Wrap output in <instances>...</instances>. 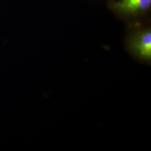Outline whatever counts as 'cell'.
I'll list each match as a JSON object with an SVG mask.
<instances>
[{
  "instance_id": "6da1fadb",
  "label": "cell",
  "mask_w": 151,
  "mask_h": 151,
  "mask_svg": "<svg viewBox=\"0 0 151 151\" xmlns=\"http://www.w3.org/2000/svg\"><path fill=\"white\" fill-rule=\"evenodd\" d=\"M127 48L132 55L143 62L151 60V30L150 27L134 22L130 25L127 37Z\"/></svg>"
},
{
  "instance_id": "7a4b0ae2",
  "label": "cell",
  "mask_w": 151,
  "mask_h": 151,
  "mask_svg": "<svg viewBox=\"0 0 151 151\" xmlns=\"http://www.w3.org/2000/svg\"><path fill=\"white\" fill-rule=\"evenodd\" d=\"M109 8L122 19L132 20L144 16L151 6V0H118L109 2Z\"/></svg>"
}]
</instances>
